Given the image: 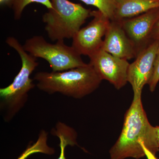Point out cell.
<instances>
[{"label":"cell","mask_w":159,"mask_h":159,"mask_svg":"<svg viewBox=\"0 0 159 159\" xmlns=\"http://www.w3.org/2000/svg\"><path fill=\"white\" fill-rule=\"evenodd\" d=\"M142 142L155 154L159 151L156 126L149 122L140 96L133 97L125 113L122 131L110 150V159H139L145 157Z\"/></svg>","instance_id":"cell-1"},{"label":"cell","mask_w":159,"mask_h":159,"mask_svg":"<svg viewBox=\"0 0 159 159\" xmlns=\"http://www.w3.org/2000/svg\"><path fill=\"white\" fill-rule=\"evenodd\" d=\"M38 89L47 93H60L81 99L99 88L102 80L89 63L80 67L61 71L39 72L34 76Z\"/></svg>","instance_id":"cell-2"},{"label":"cell","mask_w":159,"mask_h":159,"mask_svg":"<svg viewBox=\"0 0 159 159\" xmlns=\"http://www.w3.org/2000/svg\"><path fill=\"white\" fill-rule=\"evenodd\" d=\"M8 46L16 51L21 61V68L12 83L0 89V107L6 122H9L25 106L29 91L34 87L30 76L39 65L36 57L26 52L18 40L13 37L6 39Z\"/></svg>","instance_id":"cell-3"},{"label":"cell","mask_w":159,"mask_h":159,"mask_svg":"<svg viewBox=\"0 0 159 159\" xmlns=\"http://www.w3.org/2000/svg\"><path fill=\"white\" fill-rule=\"evenodd\" d=\"M51 1L52 8L42 18L49 38L53 41L73 38L91 16V10L68 0Z\"/></svg>","instance_id":"cell-4"},{"label":"cell","mask_w":159,"mask_h":159,"mask_svg":"<svg viewBox=\"0 0 159 159\" xmlns=\"http://www.w3.org/2000/svg\"><path fill=\"white\" fill-rule=\"evenodd\" d=\"M24 50L33 57L45 60L53 72H61L84 66L81 55L72 47L66 45L64 40L50 43L40 35H35L26 40Z\"/></svg>","instance_id":"cell-5"},{"label":"cell","mask_w":159,"mask_h":159,"mask_svg":"<svg viewBox=\"0 0 159 159\" xmlns=\"http://www.w3.org/2000/svg\"><path fill=\"white\" fill-rule=\"evenodd\" d=\"M91 15L93 19L74 35L71 46L80 55L89 57L102 48V37L111 22L99 10L91 11Z\"/></svg>","instance_id":"cell-6"},{"label":"cell","mask_w":159,"mask_h":159,"mask_svg":"<svg viewBox=\"0 0 159 159\" xmlns=\"http://www.w3.org/2000/svg\"><path fill=\"white\" fill-rule=\"evenodd\" d=\"M89 57V63L102 80H107L118 90L126 85L130 64L127 60L115 57L101 48Z\"/></svg>","instance_id":"cell-7"},{"label":"cell","mask_w":159,"mask_h":159,"mask_svg":"<svg viewBox=\"0 0 159 159\" xmlns=\"http://www.w3.org/2000/svg\"><path fill=\"white\" fill-rule=\"evenodd\" d=\"M159 21V8L121 21L122 28L134 45L137 55L152 41V33Z\"/></svg>","instance_id":"cell-8"},{"label":"cell","mask_w":159,"mask_h":159,"mask_svg":"<svg viewBox=\"0 0 159 159\" xmlns=\"http://www.w3.org/2000/svg\"><path fill=\"white\" fill-rule=\"evenodd\" d=\"M159 44L158 41H152L138 54L134 61L129 64L128 82L132 88L134 97L142 96L144 86L148 84L150 80Z\"/></svg>","instance_id":"cell-9"},{"label":"cell","mask_w":159,"mask_h":159,"mask_svg":"<svg viewBox=\"0 0 159 159\" xmlns=\"http://www.w3.org/2000/svg\"><path fill=\"white\" fill-rule=\"evenodd\" d=\"M101 49L126 60L137 57L135 49L122 28L121 21H111Z\"/></svg>","instance_id":"cell-10"},{"label":"cell","mask_w":159,"mask_h":159,"mask_svg":"<svg viewBox=\"0 0 159 159\" xmlns=\"http://www.w3.org/2000/svg\"><path fill=\"white\" fill-rule=\"evenodd\" d=\"M159 8V0H116L114 20L122 21Z\"/></svg>","instance_id":"cell-11"},{"label":"cell","mask_w":159,"mask_h":159,"mask_svg":"<svg viewBox=\"0 0 159 159\" xmlns=\"http://www.w3.org/2000/svg\"><path fill=\"white\" fill-rule=\"evenodd\" d=\"M56 129L53 131V134L59 138L60 154L57 159H66L65 156V149L68 145L74 146L78 145L77 142V134L73 128L61 122L57 124Z\"/></svg>","instance_id":"cell-12"},{"label":"cell","mask_w":159,"mask_h":159,"mask_svg":"<svg viewBox=\"0 0 159 159\" xmlns=\"http://www.w3.org/2000/svg\"><path fill=\"white\" fill-rule=\"evenodd\" d=\"M48 134L47 132L44 130L41 131L37 141L33 145H29L16 159H26L29 156L36 153H41L48 155L54 154L55 149L48 145Z\"/></svg>","instance_id":"cell-13"},{"label":"cell","mask_w":159,"mask_h":159,"mask_svg":"<svg viewBox=\"0 0 159 159\" xmlns=\"http://www.w3.org/2000/svg\"><path fill=\"white\" fill-rule=\"evenodd\" d=\"M32 3H37L46 6L48 9L52 8L51 0H10L8 6L12 8L15 19L19 20L21 17L26 6Z\"/></svg>","instance_id":"cell-14"},{"label":"cell","mask_w":159,"mask_h":159,"mask_svg":"<svg viewBox=\"0 0 159 159\" xmlns=\"http://www.w3.org/2000/svg\"><path fill=\"white\" fill-rule=\"evenodd\" d=\"M87 4L97 7L111 21L114 20L116 0H80Z\"/></svg>","instance_id":"cell-15"},{"label":"cell","mask_w":159,"mask_h":159,"mask_svg":"<svg viewBox=\"0 0 159 159\" xmlns=\"http://www.w3.org/2000/svg\"><path fill=\"white\" fill-rule=\"evenodd\" d=\"M159 81V44L154 62L153 72L148 83L149 89L151 92L155 90Z\"/></svg>","instance_id":"cell-16"},{"label":"cell","mask_w":159,"mask_h":159,"mask_svg":"<svg viewBox=\"0 0 159 159\" xmlns=\"http://www.w3.org/2000/svg\"><path fill=\"white\" fill-rule=\"evenodd\" d=\"M142 149L144 152L145 156L147 157V159H159L156 157V154L153 153L151 151L149 150L148 148L146 147L144 144V142H142L141 143Z\"/></svg>","instance_id":"cell-17"},{"label":"cell","mask_w":159,"mask_h":159,"mask_svg":"<svg viewBox=\"0 0 159 159\" xmlns=\"http://www.w3.org/2000/svg\"><path fill=\"white\" fill-rule=\"evenodd\" d=\"M152 40H157L159 42V21L157 23L152 31Z\"/></svg>","instance_id":"cell-18"},{"label":"cell","mask_w":159,"mask_h":159,"mask_svg":"<svg viewBox=\"0 0 159 159\" xmlns=\"http://www.w3.org/2000/svg\"><path fill=\"white\" fill-rule=\"evenodd\" d=\"M157 134V142L158 146L159 148V126H156Z\"/></svg>","instance_id":"cell-19"},{"label":"cell","mask_w":159,"mask_h":159,"mask_svg":"<svg viewBox=\"0 0 159 159\" xmlns=\"http://www.w3.org/2000/svg\"><path fill=\"white\" fill-rule=\"evenodd\" d=\"M10 0H0V3L1 5H3V4H6V5H8Z\"/></svg>","instance_id":"cell-20"}]
</instances>
